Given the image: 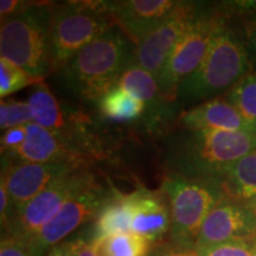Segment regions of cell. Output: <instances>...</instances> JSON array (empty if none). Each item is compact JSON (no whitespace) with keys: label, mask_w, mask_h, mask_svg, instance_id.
I'll list each match as a JSON object with an SVG mask.
<instances>
[{"label":"cell","mask_w":256,"mask_h":256,"mask_svg":"<svg viewBox=\"0 0 256 256\" xmlns=\"http://www.w3.org/2000/svg\"><path fill=\"white\" fill-rule=\"evenodd\" d=\"M136 50L118 26L76 54L62 69L72 90L81 98L100 100L116 87L120 76L134 62Z\"/></svg>","instance_id":"cell-1"},{"label":"cell","mask_w":256,"mask_h":256,"mask_svg":"<svg viewBox=\"0 0 256 256\" xmlns=\"http://www.w3.org/2000/svg\"><path fill=\"white\" fill-rule=\"evenodd\" d=\"M255 150L252 130H188L176 142L174 159L183 177L222 182L240 159Z\"/></svg>","instance_id":"cell-2"},{"label":"cell","mask_w":256,"mask_h":256,"mask_svg":"<svg viewBox=\"0 0 256 256\" xmlns=\"http://www.w3.org/2000/svg\"><path fill=\"white\" fill-rule=\"evenodd\" d=\"M252 72L243 34L230 24L229 14L214 38L206 58L179 87L178 95L191 101H209L226 94Z\"/></svg>","instance_id":"cell-3"},{"label":"cell","mask_w":256,"mask_h":256,"mask_svg":"<svg viewBox=\"0 0 256 256\" xmlns=\"http://www.w3.org/2000/svg\"><path fill=\"white\" fill-rule=\"evenodd\" d=\"M54 5L32 2L25 11L2 22L0 55L32 78L43 81L51 70L49 32Z\"/></svg>","instance_id":"cell-4"},{"label":"cell","mask_w":256,"mask_h":256,"mask_svg":"<svg viewBox=\"0 0 256 256\" xmlns=\"http://www.w3.org/2000/svg\"><path fill=\"white\" fill-rule=\"evenodd\" d=\"M114 26L110 2H68L54 5L49 32L51 70H62L83 48Z\"/></svg>","instance_id":"cell-5"},{"label":"cell","mask_w":256,"mask_h":256,"mask_svg":"<svg viewBox=\"0 0 256 256\" xmlns=\"http://www.w3.org/2000/svg\"><path fill=\"white\" fill-rule=\"evenodd\" d=\"M172 215L171 238L176 247L194 249L204 220L226 194L218 179H191L170 174L162 183Z\"/></svg>","instance_id":"cell-6"},{"label":"cell","mask_w":256,"mask_h":256,"mask_svg":"<svg viewBox=\"0 0 256 256\" xmlns=\"http://www.w3.org/2000/svg\"><path fill=\"white\" fill-rule=\"evenodd\" d=\"M226 18L217 10L202 8L196 20L174 46L164 70L156 80L165 101L177 98L180 84L206 58L214 38Z\"/></svg>","instance_id":"cell-7"},{"label":"cell","mask_w":256,"mask_h":256,"mask_svg":"<svg viewBox=\"0 0 256 256\" xmlns=\"http://www.w3.org/2000/svg\"><path fill=\"white\" fill-rule=\"evenodd\" d=\"M95 183V176L84 168L60 176L12 214L2 238L28 243L69 198Z\"/></svg>","instance_id":"cell-8"},{"label":"cell","mask_w":256,"mask_h":256,"mask_svg":"<svg viewBox=\"0 0 256 256\" xmlns=\"http://www.w3.org/2000/svg\"><path fill=\"white\" fill-rule=\"evenodd\" d=\"M203 6L196 2H178L168 17L136 46L134 63L158 80L174 46L196 20Z\"/></svg>","instance_id":"cell-9"},{"label":"cell","mask_w":256,"mask_h":256,"mask_svg":"<svg viewBox=\"0 0 256 256\" xmlns=\"http://www.w3.org/2000/svg\"><path fill=\"white\" fill-rule=\"evenodd\" d=\"M107 197L100 184L95 183L69 198L37 235L26 243L34 255L42 256L46 249L55 247L83 223L95 218Z\"/></svg>","instance_id":"cell-10"},{"label":"cell","mask_w":256,"mask_h":256,"mask_svg":"<svg viewBox=\"0 0 256 256\" xmlns=\"http://www.w3.org/2000/svg\"><path fill=\"white\" fill-rule=\"evenodd\" d=\"M78 168H82L68 162L40 164L2 156V179L8 192L11 216L16 210L43 191L51 182Z\"/></svg>","instance_id":"cell-11"},{"label":"cell","mask_w":256,"mask_h":256,"mask_svg":"<svg viewBox=\"0 0 256 256\" xmlns=\"http://www.w3.org/2000/svg\"><path fill=\"white\" fill-rule=\"evenodd\" d=\"M256 238V216L242 200L224 194L204 220L194 249L218 243Z\"/></svg>","instance_id":"cell-12"},{"label":"cell","mask_w":256,"mask_h":256,"mask_svg":"<svg viewBox=\"0 0 256 256\" xmlns=\"http://www.w3.org/2000/svg\"><path fill=\"white\" fill-rule=\"evenodd\" d=\"M172 0H128L110 2L115 25L138 46L174 11Z\"/></svg>","instance_id":"cell-13"},{"label":"cell","mask_w":256,"mask_h":256,"mask_svg":"<svg viewBox=\"0 0 256 256\" xmlns=\"http://www.w3.org/2000/svg\"><path fill=\"white\" fill-rule=\"evenodd\" d=\"M25 126L28 130L25 142L16 151L8 154H2V156L19 162H40V164L68 162L78 166L81 165V158L76 156L72 147L68 146L66 140L62 136V133L46 130L34 121Z\"/></svg>","instance_id":"cell-14"},{"label":"cell","mask_w":256,"mask_h":256,"mask_svg":"<svg viewBox=\"0 0 256 256\" xmlns=\"http://www.w3.org/2000/svg\"><path fill=\"white\" fill-rule=\"evenodd\" d=\"M133 194L132 232L151 242L160 241L172 228L170 200L164 191L146 188Z\"/></svg>","instance_id":"cell-15"},{"label":"cell","mask_w":256,"mask_h":256,"mask_svg":"<svg viewBox=\"0 0 256 256\" xmlns=\"http://www.w3.org/2000/svg\"><path fill=\"white\" fill-rule=\"evenodd\" d=\"M178 122L186 130H252L224 96L183 112Z\"/></svg>","instance_id":"cell-16"},{"label":"cell","mask_w":256,"mask_h":256,"mask_svg":"<svg viewBox=\"0 0 256 256\" xmlns=\"http://www.w3.org/2000/svg\"><path fill=\"white\" fill-rule=\"evenodd\" d=\"M133 194H116L106 198L95 216L92 240L120 232H132Z\"/></svg>","instance_id":"cell-17"},{"label":"cell","mask_w":256,"mask_h":256,"mask_svg":"<svg viewBox=\"0 0 256 256\" xmlns=\"http://www.w3.org/2000/svg\"><path fill=\"white\" fill-rule=\"evenodd\" d=\"M28 104L31 108L34 122L52 132L62 133L66 124L62 110L55 95L46 83L40 81L34 84Z\"/></svg>","instance_id":"cell-18"},{"label":"cell","mask_w":256,"mask_h":256,"mask_svg":"<svg viewBox=\"0 0 256 256\" xmlns=\"http://www.w3.org/2000/svg\"><path fill=\"white\" fill-rule=\"evenodd\" d=\"M228 196L246 200L256 196V150L240 159L222 179Z\"/></svg>","instance_id":"cell-19"},{"label":"cell","mask_w":256,"mask_h":256,"mask_svg":"<svg viewBox=\"0 0 256 256\" xmlns=\"http://www.w3.org/2000/svg\"><path fill=\"white\" fill-rule=\"evenodd\" d=\"M98 108L106 119L132 121L144 113L145 102L116 86L102 96L98 101Z\"/></svg>","instance_id":"cell-20"},{"label":"cell","mask_w":256,"mask_h":256,"mask_svg":"<svg viewBox=\"0 0 256 256\" xmlns=\"http://www.w3.org/2000/svg\"><path fill=\"white\" fill-rule=\"evenodd\" d=\"M145 104L158 107L162 98L154 76L136 63L130 64L120 76L118 84Z\"/></svg>","instance_id":"cell-21"},{"label":"cell","mask_w":256,"mask_h":256,"mask_svg":"<svg viewBox=\"0 0 256 256\" xmlns=\"http://www.w3.org/2000/svg\"><path fill=\"white\" fill-rule=\"evenodd\" d=\"M100 256H148L153 242L134 232H120L94 240Z\"/></svg>","instance_id":"cell-22"},{"label":"cell","mask_w":256,"mask_h":256,"mask_svg":"<svg viewBox=\"0 0 256 256\" xmlns=\"http://www.w3.org/2000/svg\"><path fill=\"white\" fill-rule=\"evenodd\" d=\"M226 100L235 107L249 127L256 133V72L248 74L238 84L224 94Z\"/></svg>","instance_id":"cell-23"},{"label":"cell","mask_w":256,"mask_h":256,"mask_svg":"<svg viewBox=\"0 0 256 256\" xmlns=\"http://www.w3.org/2000/svg\"><path fill=\"white\" fill-rule=\"evenodd\" d=\"M40 82L32 78L23 69L18 68L4 58L0 60V96L5 98L6 96L26 88L28 86L36 84Z\"/></svg>","instance_id":"cell-24"},{"label":"cell","mask_w":256,"mask_h":256,"mask_svg":"<svg viewBox=\"0 0 256 256\" xmlns=\"http://www.w3.org/2000/svg\"><path fill=\"white\" fill-rule=\"evenodd\" d=\"M32 120L31 108L28 102L2 100L0 104V127L2 130L24 126Z\"/></svg>","instance_id":"cell-25"},{"label":"cell","mask_w":256,"mask_h":256,"mask_svg":"<svg viewBox=\"0 0 256 256\" xmlns=\"http://www.w3.org/2000/svg\"><path fill=\"white\" fill-rule=\"evenodd\" d=\"M252 246L254 241L235 240L197 249L196 252L200 256H252Z\"/></svg>","instance_id":"cell-26"},{"label":"cell","mask_w":256,"mask_h":256,"mask_svg":"<svg viewBox=\"0 0 256 256\" xmlns=\"http://www.w3.org/2000/svg\"><path fill=\"white\" fill-rule=\"evenodd\" d=\"M28 136L26 126H18L6 130L2 136V153L8 154V153L16 151L19 146L25 142Z\"/></svg>","instance_id":"cell-27"},{"label":"cell","mask_w":256,"mask_h":256,"mask_svg":"<svg viewBox=\"0 0 256 256\" xmlns=\"http://www.w3.org/2000/svg\"><path fill=\"white\" fill-rule=\"evenodd\" d=\"M242 32L244 37L246 48H247L249 58L252 66V72H256V17L243 19Z\"/></svg>","instance_id":"cell-28"},{"label":"cell","mask_w":256,"mask_h":256,"mask_svg":"<svg viewBox=\"0 0 256 256\" xmlns=\"http://www.w3.org/2000/svg\"><path fill=\"white\" fill-rule=\"evenodd\" d=\"M0 256H34L26 243L17 240L2 238L0 244Z\"/></svg>","instance_id":"cell-29"},{"label":"cell","mask_w":256,"mask_h":256,"mask_svg":"<svg viewBox=\"0 0 256 256\" xmlns=\"http://www.w3.org/2000/svg\"><path fill=\"white\" fill-rule=\"evenodd\" d=\"M32 2H19V0H2L0 2V16L2 22L14 17L31 6Z\"/></svg>","instance_id":"cell-30"},{"label":"cell","mask_w":256,"mask_h":256,"mask_svg":"<svg viewBox=\"0 0 256 256\" xmlns=\"http://www.w3.org/2000/svg\"><path fill=\"white\" fill-rule=\"evenodd\" d=\"M72 252L75 256H100L98 252V247L94 240L78 238L72 241Z\"/></svg>","instance_id":"cell-31"},{"label":"cell","mask_w":256,"mask_h":256,"mask_svg":"<svg viewBox=\"0 0 256 256\" xmlns=\"http://www.w3.org/2000/svg\"><path fill=\"white\" fill-rule=\"evenodd\" d=\"M0 217H2V230L8 226L10 217H11V203H10V196L8 188H6L5 182H0Z\"/></svg>","instance_id":"cell-32"},{"label":"cell","mask_w":256,"mask_h":256,"mask_svg":"<svg viewBox=\"0 0 256 256\" xmlns=\"http://www.w3.org/2000/svg\"><path fill=\"white\" fill-rule=\"evenodd\" d=\"M46 256H75L72 252V241H64L62 243H58L55 247L51 248V250Z\"/></svg>","instance_id":"cell-33"},{"label":"cell","mask_w":256,"mask_h":256,"mask_svg":"<svg viewBox=\"0 0 256 256\" xmlns=\"http://www.w3.org/2000/svg\"><path fill=\"white\" fill-rule=\"evenodd\" d=\"M159 256H200L197 254L196 249L183 248V247H174L170 250H166L160 254Z\"/></svg>","instance_id":"cell-34"},{"label":"cell","mask_w":256,"mask_h":256,"mask_svg":"<svg viewBox=\"0 0 256 256\" xmlns=\"http://www.w3.org/2000/svg\"><path fill=\"white\" fill-rule=\"evenodd\" d=\"M243 203L246 204V206H247V208L249 210L252 211V214H254V215L256 216V196L255 197H252V198H249V200H242Z\"/></svg>","instance_id":"cell-35"},{"label":"cell","mask_w":256,"mask_h":256,"mask_svg":"<svg viewBox=\"0 0 256 256\" xmlns=\"http://www.w3.org/2000/svg\"><path fill=\"white\" fill-rule=\"evenodd\" d=\"M252 256H256V238L254 240V246H252Z\"/></svg>","instance_id":"cell-36"}]
</instances>
